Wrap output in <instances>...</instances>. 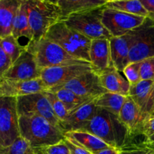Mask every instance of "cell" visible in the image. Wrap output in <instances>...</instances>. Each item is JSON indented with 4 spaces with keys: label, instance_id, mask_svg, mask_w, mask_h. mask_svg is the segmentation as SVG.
Returning <instances> with one entry per match:
<instances>
[{
    "label": "cell",
    "instance_id": "obj_1",
    "mask_svg": "<svg viewBox=\"0 0 154 154\" xmlns=\"http://www.w3.org/2000/svg\"><path fill=\"white\" fill-rule=\"evenodd\" d=\"M78 131L90 132L110 147L120 150L131 142L129 132L120 120L119 116L100 108H98L93 118Z\"/></svg>",
    "mask_w": 154,
    "mask_h": 154
},
{
    "label": "cell",
    "instance_id": "obj_2",
    "mask_svg": "<svg viewBox=\"0 0 154 154\" xmlns=\"http://www.w3.org/2000/svg\"><path fill=\"white\" fill-rule=\"evenodd\" d=\"M19 123L21 137L28 141L33 150L54 145L66 139L61 129L41 116H20Z\"/></svg>",
    "mask_w": 154,
    "mask_h": 154
},
{
    "label": "cell",
    "instance_id": "obj_3",
    "mask_svg": "<svg viewBox=\"0 0 154 154\" xmlns=\"http://www.w3.org/2000/svg\"><path fill=\"white\" fill-rule=\"evenodd\" d=\"M45 37L58 44L72 57L90 63L92 41L68 26L63 20L51 27Z\"/></svg>",
    "mask_w": 154,
    "mask_h": 154
},
{
    "label": "cell",
    "instance_id": "obj_4",
    "mask_svg": "<svg viewBox=\"0 0 154 154\" xmlns=\"http://www.w3.org/2000/svg\"><path fill=\"white\" fill-rule=\"evenodd\" d=\"M28 15L33 44L46 35L48 30L60 21L63 15L58 5L42 0H27Z\"/></svg>",
    "mask_w": 154,
    "mask_h": 154
},
{
    "label": "cell",
    "instance_id": "obj_5",
    "mask_svg": "<svg viewBox=\"0 0 154 154\" xmlns=\"http://www.w3.org/2000/svg\"><path fill=\"white\" fill-rule=\"evenodd\" d=\"M29 51L34 54L38 66L42 70L48 68L90 63L72 57L58 44L46 37L35 42Z\"/></svg>",
    "mask_w": 154,
    "mask_h": 154
},
{
    "label": "cell",
    "instance_id": "obj_6",
    "mask_svg": "<svg viewBox=\"0 0 154 154\" xmlns=\"http://www.w3.org/2000/svg\"><path fill=\"white\" fill-rule=\"evenodd\" d=\"M103 8L104 7H101L73 14L63 21L71 29L78 32L91 41L110 39L112 36L102 23Z\"/></svg>",
    "mask_w": 154,
    "mask_h": 154
},
{
    "label": "cell",
    "instance_id": "obj_7",
    "mask_svg": "<svg viewBox=\"0 0 154 154\" xmlns=\"http://www.w3.org/2000/svg\"><path fill=\"white\" fill-rule=\"evenodd\" d=\"M17 98L0 97V148L8 147L20 137Z\"/></svg>",
    "mask_w": 154,
    "mask_h": 154
},
{
    "label": "cell",
    "instance_id": "obj_8",
    "mask_svg": "<svg viewBox=\"0 0 154 154\" xmlns=\"http://www.w3.org/2000/svg\"><path fill=\"white\" fill-rule=\"evenodd\" d=\"M147 17L104 7L102 23L112 37H120L142 25Z\"/></svg>",
    "mask_w": 154,
    "mask_h": 154
},
{
    "label": "cell",
    "instance_id": "obj_9",
    "mask_svg": "<svg viewBox=\"0 0 154 154\" xmlns=\"http://www.w3.org/2000/svg\"><path fill=\"white\" fill-rule=\"evenodd\" d=\"M17 103L20 116H41L54 126L61 129L60 120L54 114L45 92L17 98Z\"/></svg>",
    "mask_w": 154,
    "mask_h": 154
},
{
    "label": "cell",
    "instance_id": "obj_10",
    "mask_svg": "<svg viewBox=\"0 0 154 154\" xmlns=\"http://www.w3.org/2000/svg\"><path fill=\"white\" fill-rule=\"evenodd\" d=\"M154 57V21L147 17L144 23L136 28V36L130 51L128 65Z\"/></svg>",
    "mask_w": 154,
    "mask_h": 154
},
{
    "label": "cell",
    "instance_id": "obj_11",
    "mask_svg": "<svg viewBox=\"0 0 154 154\" xmlns=\"http://www.w3.org/2000/svg\"><path fill=\"white\" fill-rule=\"evenodd\" d=\"M92 71L94 70L90 63L68 65L43 69L41 78L43 80L49 90Z\"/></svg>",
    "mask_w": 154,
    "mask_h": 154
},
{
    "label": "cell",
    "instance_id": "obj_12",
    "mask_svg": "<svg viewBox=\"0 0 154 154\" xmlns=\"http://www.w3.org/2000/svg\"><path fill=\"white\" fill-rule=\"evenodd\" d=\"M57 88L68 89L78 96L91 99H96L100 95L107 93L101 84L99 75L94 71L83 74L63 85L51 90Z\"/></svg>",
    "mask_w": 154,
    "mask_h": 154
},
{
    "label": "cell",
    "instance_id": "obj_13",
    "mask_svg": "<svg viewBox=\"0 0 154 154\" xmlns=\"http://www.w3.org/2000/svg\"><path fill=\"white\" fill-rule=\"evenodd\" d=\"M42 72L34 54L31 51H26L0 78L11 81H29L41 78Z\"/></svg>",
    "mask_w": 154,
    "mask_h": 154
},
{
    "label": "cell",
    "instance_id": "obj_14",
    "mask_svg": "<svg viewBox=\"0 0 154 154\" xmlns=\"http://www.w3.org/2000/svg\"><path fill=\"white\" fill-rule=\"evenodd\" d=\"M48 91L42 78L29 81H11L0 78V97L18 98Z\"/></svg>",
    "mask_w": 154,
    "mask_h": 154
},
{
    "label": "cell",
    "instance_id": "obj_15",
    "mask_svg": "<svg viewBox=\"0 0 154 154\" xmlns=\"http://www.w3.org/2000/svg\"><path fill=\"white\" fill-rule=\"evenodd\" d=\"M119 118L129 132L131 141L141 135L143 124L147 117L130 96H128L126 98L119 114Z\"/></svg>",
    "mask_w": 154,
    "mask_h": 154
},
{
    "label": "cell",
    "instance_id": "obj_16",
    "mask_svg": "<svg viewBox=\"0 0 154 154\" xmlns=\"http://www.w3.org/2000/svg\"><path fill=\"white\" fill-rule=\"evenodd\" d=\"M136 36V29L120 37L110 38L111 56L112 64L120 72H123L128 65L130 51Z\"/></svg>",
    "mask_w": 154,
    "mask_h": 154
},
{
    "label": "cell",
    "instance_id": "obj_17",
    "mask_svg": "<svg viewBox=\"0 0 154 154\" xmlns=\"http://www.w3.org/2000/svg\"><path fill=\"white\" fill-rule=\"evenodd\" d=\"M94 100L90 101L69 112L67 118L60 123V128L64 133L81 130L93 118L98 109Z\"/></svg>",
    "mask_w": 154,
    "mask_h": 154
},
{
    "label": "cell",
    "instance_id": "obj_18",
    "mask_svg": "<svg viewBox=\"0 0 154 154\" xmlns=\"http://www.w3.org/2000/svg\"><path fill=\"white\" fill-rule=\"evenodd\" d=\"M12 35L24 51H29L33 43L28 15V4L26 0L20 8L14 22Z\"/></svg>",
    "mask_w": 154,
    "mask_h": 154
},
{
    "label": "cell",
    "instance_id": "obj_19",
    "mask_svg": "<svg viewBox=\"0 0 154 154\" xmlns=\"http://www.w3.org/2000/svg\"><path fill=\"white\" fill-rule=\"evenodd\" d=\"M90 58L93 70L98 75L113 66L110 39H96L92 41L90 49Z\"/></svg>",
    "mask_w": 154,
    "mask_h": 154
},
{
    "label": "cell",
    "instance_id": "obj_20",
    "mask_svg": "<svg viewBox=\"0 0 154 154\" xmlns=\"http://www.w3.org/2000/svg\"><path fill=\"white\" fill-rule=\"evenodd\" d=\"M114 66L99 74L100 82L106 92L128 96L131 84Z\"/></svg>",
    "mask_w": 154,
    "mask_h": 154
},
{
    "label": "cell",
    "instance_id": "obj_21",
    "mask_svg": "<svg viewBox=\"0 0 154 154\" xmlns=\"http://www.w3.org/2000/svg\"><path fill=\"white\" fill-rule=\"evenodd\" d=\"M26 0H0V38L12 34L14 22Z\"/></svg>",
    "mask_w": 154,
    "mask_h": 154
},
{
    "label": "cell",
    "instance_id": "obj_22",
    "mask_svg": "<svg viewBox=\"0 0 154 154\" xmlns=\"http://www.w3.org/2000/svg\"><path fill=\"white\" fill-rule=\"evenodd\" d=\"M65 137L91 153L110 147L108 144L96 135L85 131H70L64 133Z\"/></svg>",
    "mask_w": 154,
    "mask_h": 154
},
{
    "label": "cell",
    "instance_id": "obj_23",
    "mask_svg": "<svg viewBox=\"0 0 154 154\" xmlns=\"http://www.w3.org/2000/svg\"><path fill=\"white\" fill-rule=\"evenodd\" d=\"M109 0H59L63 20L73 14L104 7Z\"/></svg>",
    "mask_w": 154,
    "mask_h": 154
},
{
    "label": "cell",
    "instance_id": "obj_24",
    "mask_svg": "<svg viewBox=\"0 0 154 154\" xmlns=\"http://www.w3.org/2000/svg\"><path fill=\"white\" fill-rule=\"evenodd\" d=\"M153 86V81L141 80L138 84L131 86L130 90H129V96L132 98V100L138 105L144 116H145L144 111H145L146 105H147V101L150 97Z\"/></svg>",
    "mask_w": 154,
    "mask_h": 154
},
{
    "label": "cell",
    "instance_id": "obj_25",
    "mask_svg": "<svg viewBox=\"0 0 154 154\" xmlns=\"http://www.w3.org/2000/svg\"><path fill=\"white\" fill-rule=\"evenodd\" d=\"M127 96L107 92L96 98L95 104L98 108H102L115 115L119 116Z\"/></svg>",
    "mask_w": 154,
    "mask_h": 154
},
{
    "label": "cell",
    "instance_id": "obj_26",
    "mask_svg": "<svg viewBox=\"0 0 154 154\" xmlns=\"http://www.w3.org/2000/svg\"><path fill=\"white\" fill-rule=\"evenodd\" d=\"M48 91L55 93L56 96L64 104V105L69 112L79 108L80 106L84 105L87 102L95 99H91V98L82 97V96L77 95L74 92L71 91L70 90L65 88L54 89V90H50Z\"/></svg>",
    "mask_w": 154,
    "mask_h": 154
},
{
    "label": "cell",
    "instance_id": "obj_27",
    "mask_svg": "<svg viewBox=\"0 0 154 154\" xmlns=\"http://www.w3.org/2000/svg\"><path fill=\"white\" fill-rule=\"evenodd\" d=\"M104 7L121 11L132 14L148 17V14L140 0H118L108 2Z\"/></svg>",
    "mask_w": 154,
    "mask_h": 154
},
{
    "label": "cell",
    "instance_id": "obj_28",
    "mask_svg": "<svg viewBox=\"0 0 154 154\" xmlns=\"http://www.w3.org/2000/svg\"><path fill=\"white\" fill-rule=\"evenodd\" d=\"M0 48H2L5 52L11 57L13 63L20 57L24 51H26L20 46L19 43L12 34L0 38Z\"/></svg>",
    "mask_w": 154,
    "mask_h": 154
},
{
    "label": "cell",
    "instance_id": "obj_29",
    "mask_svg": "<svg viewBox=\"0 0 154 154\" xmlns=\"http://www.w3.org/2000/svg\"><path fill=\"white\" fill-rule=\"evenodd\" d=\"M120 154H154V144L143 139L140 141H131L120 149Z\"/></svg>",
    "mask_w": 154,
    "mask_h": 154
},
{
    "label": "cell",
    "instance_id": "obj_30",
    "mask_svg": "<svg viewBox=\"0 0 154 154\" xmlns=\"http://www.w3.org/2000/svg\"><path fill=\"white\" fill-rule=\"evenodd\" d=\"M32 147L21 136L8 147L0 148V154H32Z\"/></svg>",
    "mask_w": 154,
    "mask_h": 154
},
{
    "label": "cell",
    "instance_id": "obj_31",
    "mask_svg": "<svg viewBox=\"0 0 154 154\" xmlns=\"http://www.w3.org/2000/svg\"><path fill=\"white\" fill-rule=\"evenodd\" d=\"M47 97L51 103V107L53 108L54 114L57 116V118L60 120V123L64 121L67 118L69 114V111L64 105V104L59 99V98L56 96L55 93L51 91H45Z\"/></svg>",
    "mask_w": 154,
    "mask_h": 154
},
{
    "label": "cell",
    "instance_id": "obj_32",
    "mask_svg": "<svg viewBox=\"0 0 154 154\" xmlns=\"http://www.w3.org/2000/svg\"><path fill=\"white\" fill-rule=\"evenodd\" d=\"M141 62L132 63L127 65L123 70V75L131 86L135 85L141 81Z\"/></svg>",
    "mask_w": 154,
    "mask_h": 154
},
{
    "label": "cell",
    "instance_id": "obj_33",
    "mask_svg": "<svg viewBox=\"0 0 154 154\" xmlns=\"http://www.w3.org/2000/svg\"><path fill=\"white\" fill-rule=\"evenodd\" d=\"M35 152L42 154H71L70 150L66 144V141H63L54 145L49 146L42 149L33 150Z\"/></svg>",
    "mask_w": 154,
    "mask_h": 154
},
{
    "label": "cell",
    "instance_id": "obj_34",
    "mask_svg": "<svg viewBox=\"0 0 154 154\" xmlns=\"http://www.w3.org/2000/svg\"><path fill=\"white\" fill-rule=\"evenodd\" d=\"M141 80H150L154 81V57L147 59L141 62Z\"/></svg>",
    "mask_w": 154,
    "mask_h": 154
},
{
    "label": "cell",
    "instance_id": "obj_35",
    "mask_svg": "<svg viewBox=\"0 0 154 154\" xmlns=\"http://www.w3.org/2000/svg\"><path fill=\"white\" fill-rule=\"evenodd\" d=\"M141 135L144 137V141L154 144V117H150L144 121Z\"/></svg>",
    "mask_w": 154,
    "mask_h": 154
},
{
    "label": "cell",
    "instance_id": "obj_36",
    "mask_svg": "<svg viewBox=\"0 0 154 154\" xmlns=\"http://www.w3.org/2000/svg\"><path fill=\"white\" fill-rule=\"evenodd\" d=\"M13 65L11 57L0 48V77L2 76Z\"/></svg>",
    "mask_w": 154,
    "mask_h": 154
},
{
    "label": "cell",
    "instance_id": "obj_37",
    "mask_svg": "<svg viewBox=\"0 0 154 154\" xmlns=\"http://www.w3.org/2000/svg\"><path fill=\"white\" fill-rule=\"evenodd\" d=\"M65 141H66V144H67L69 150H70L71 154H93L90 153V152H89L88 150H85V149L80 147V146L78 145V144L72 142V141H70V140L67 139L66 138V139H65Z\"/></svg>",
    "mask_w": 154,
    "mask_h": 154
},
{
    "label": "cell",
    "instance_id": "obj_38",
    "mask_svg": "<svg viewBox=\"0 0 154 154\" xmlns=\"http://www.w3.org/2000/svg\"><path fill=\"white\" fill-rule=\"evenodd\" d=\"M144 114L147 119L153 117L154 116V86L151 93H150L148 101H147L145 111H144Z\"/></svg>",
    "mask_w": 154,
    "mask_h": 154
},
{
    "label": "cell",
    "instance_id": "obj_39",
    "mask_svg": "<svg viewBox=\"0 0 154 154\" xmlns=\"http://www.w3.org/2000/svg\"><path fill=\"white\" fill-rule=\"evenodd\" d=\"M148 14V18L154 21V0H140Z\"/></svg>",
    "mask_w": 154,
    "mask_h": 154
},
{
    "label": "cell",
    "instance_id": "obj_40",
    "mask_svg": "<svg viewBox=\"0 0 154 154\" xmlns=\"http://www.w3.org/2000/svg\"><path fill=\"white\" fill-rule=\"evenodd\" d=\"M93 154H120V150L115 147H110Z\"/></svg>",
    "mask_w": 154,
    "mask_h": 154
},
{
    "label": "cell",
    "instance_id": "obj_41",
    "mask_svg": "<svg viewBox=\"0 0 154 154\" xmlns=\"http://www.w3.org/2000/svg\"><path fill=\"white\" fill-rule=\"evenodd\" d=\"M42 1H45V2H51V3H54V4L58 5L59 0H42Z\"/></svg>",
    "mask_w": 154,
    "mask_h": 154
},
{
    "label": "cell",
    "instance_id": "obj_42",
    "mask_svg": "<svg viewBox=\"0 0 154 154\" xmlns=\"http://www.w3.org/2000/svg\"><path fill=\"white\" fill-rule=\"evenodd\" d=\"M32 154H42V153H38V152H35L34 150H33V153H32Z\"/></svg>",
    "mask_w": 154,
    "mask_h": 154
},
{
    "label": "cell",
    "instance_id": "obj_43",
    "mask_svg": "<svg viewBox=\"0 0 154 154\" xmlns=\"http://www.w3.org/2000/svg\"><path fill=\"white\" fill-rule=\"evenodd\" d=\"M111 1H118V0H109V2H111Z\"/></svg>",
    "mask_w": 154,
    "mask_h": 154
},
{
    "label": "cell",
    "instance_id": "obj_44",
    "mask_svg": "<svg viewBox=\"0 0 154 154\" xmlns=\"http://www.w3.org/2000/svg\"><path fill=\"white\" fill-rule=\"evenodd\" d=\"M153 117H154V116H153Z\"/></svg>",
    "mask_w": 154,
    "mask_h": 154
}]
</instances>
